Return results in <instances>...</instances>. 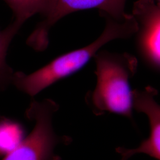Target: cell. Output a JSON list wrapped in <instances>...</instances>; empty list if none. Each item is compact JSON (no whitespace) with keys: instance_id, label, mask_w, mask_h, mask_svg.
<instances>
[{"instance_id":"8fae6325","label":"cell","mask_w":160,"mask_h":160,"mask_svg":"<svg viewBox=\"0 0 160 160\" xmlns=\"http://www.w3.org/2000/svg\"><path fill=\"white\" fill-rule=\"evenodd\" d=\"M158 5L160 6V0H158Z\"/></svg>"},{"instance_id":"30bf717a","label":"cell","mask_w":160,"mask_h":160,"mask_svg":"<svg viewBox=\"0 0 160 160\" xmlns=\"http://www.w3.org/2000/svg\"><path fill=\"white\" fill-rule=\"evenodd\" d=\"M6 119H7V118H6V117L0 115V124H1L4 120H6Z\"/></svg>"},{"instance_id":"7a4b0ae2","label":"cell","mask_w":160,"mask_h":160,"mask_svg":"<svg viewBox=\"0 0 160 160\" xmlns=\"http://www.w3.org/2000/svg\"><path fill=\"white\" fill-rule=\"evenodd\" d=\"M97 84L88 100L96 114L110 112L132 118L133 92L129 79L136 62L126 55L108 52H97L94 56Z\"/></svg>"},{"instance_id":"9c48e42d","label":"cell","mask_w":160,"mask_h":160,"mask_svg":"<svg viewBox=\"0 0 160 160\" xmlns=\"http://www.w3.org/2000/svg\"><path fill=\"white\" fill-rule=\"evenodd\" d=\"M22 129L17 123L7 118L0 124V156L6 155L22 141Z\"/></svg>"},{"instance_id":"5b68a950","label":"cell","mask_w":160,"mask_h":160,"mask_svg":"<svg viewBox=\"0 0 160 160\" xmlns=\"http://www.w3.org/2000/svg\"><path fill=\"white\" fill-rule=\"evenodd\" d=\"M155 90L147 87L133 92V106L137 111L146 114L150 125V134L136 148H118L121 160H128L134 155L145 154L160 160V105L155 100Z\"/></svg>"},{"instance_id":"277c9868","label":"cell","mask_w":160,"mask_h":160,"mask_svg":"<svg viewBox=\"0 0 160 160\" xmlns=\"http://www.w3.org/2000/svg\"><path fill=\"white\" fill-rule=\"evenodd\" d=\"M126 0H54L42 21L28 38L26 43L36 51H43L49 44L50 29L62 17L74 12L98 9L103 16L124 19Z\"/></svg>"},{"instance_id":"8992f818","label":"cell","mask_w":160,"mask_h":160,"mask_svg":"<svg viewBox=\"0 0 160 160\" xmlns=\"http://www.w3.org/2000/svg\"><path fill=\"white\" fill-rule=\"evenodd\" d=\"M139 32V46L149 63L160 69V6L153 0H140L133 14Z\"/></svg>"},{"instance_id":"52a82bcc","label":"cell","mask_w":160,"mask_h":160,"mask_svg":"<svg viewBox=\"0 0 160 160\" xmlns=\"http://www.w3.org/2000/svg\"><path fill=\"white\" fill-rule=\"evenodd\" d=\"M12 10L13 22L22 26L30 17L36 14L43 16L48 12L54 0H3Z\"/></svg>"},{"instance_id":"3957f363","label":"cell","mask_w":160,"mask_h":160,"mask_svg":"<svg viewBox=\"0 0 160 160\" xmlns=\"http://www.w3.org/2000/svg\"><path fill=\"white\" fill-rule=\"evenodd\" d=\"M59 108L55 101L49 98L33 100L25 114L28 119L34 122L32 131L1 160H58L55 148L61 142H69L70 139L58 135L53 128V117Z\"/></svg>"},{"instance_id":"ba28073f","label":"cell","mask_w":160,"mask_h":160,"mask_svg":"<svg viewBox=\"0 0 160 160\" xmlns=\"http://www.w3.org/2000/svg\"><path fill=\"white\" fill-rule=\"evenodd\" d=\"M20 28L12 22L6 29H0V92L4 91L12 84L14 72L7 63L6 57L9 45Z\"/></svg>"},{"instance_id":"6da1fadb","label":"cell","mask_w":160,"mask_h":160,"mask_svg":"<svg viewBox=\"0 0 160 160\" xmlns=\"http://www.w3.org/2000/svg\"><path fill=\"white\" fill-rule=\"evenodd\" d=\"M104 17L106 20V27L95 41L85 47L58 57L31 74L14 72L12 84L19 91L34 97L58 81L83 68L100 49L109 42L128 38L137 32V22L132 14L128 15L122 20Z\"/></svg>"}]
</instances>
